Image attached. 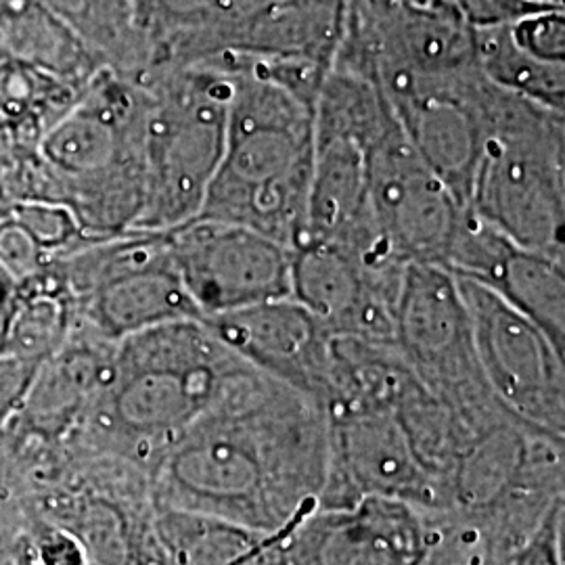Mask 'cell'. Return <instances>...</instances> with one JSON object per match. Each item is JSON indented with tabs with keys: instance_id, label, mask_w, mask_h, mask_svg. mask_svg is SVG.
<instances>
[{
	"instance_id": "1",
	"label": "cell",
	"mask_w": 565,
	"mask_h": 565,
	"mask_svg": "<svg viewBox=\"0 0 565 565\" xmlns=\"http://www.w3.org/2000/svg\"><path fill=\"white\" fill-rule=\"evenodd\" d=\"M331 469L323 406L249 366L151 469L153 503L277 539L321 507Z\"/></svg>"
},
{
	"instance_id": "2",
	"label": "cell",
	"mask_w": 565,
	"mask_h": 565,
	"mask_svg": "<svg viewBox=\"0 0 565 565\" xmlns=\"http://www.w3.org/2000/svg\"><path fill=\"white\" fill-rule=\"evenodd\" d=\"M249 364L202 319H182L116 343L105 385L65 455H103L151 469Z\"/></svg>"
},
{
	"instance_id": "3",
	"label": "cell",
	"mask_w": 565,
	"mask_h": 565,
	"mask_svg": "<svg viewBox=\"0 0 565 565\" xmlns=\"http://www.w3.org/2000/svg\"><path fill=\"white\" fill-rule=\"evenodd\" d=\"M145 88L105 67L25 160L0 166V205L65 207L90 242L135 231L145 202Z\"/></svg>"
},
{
	"instance_id": "4",
	"label": "cell",
	"mask_w": 565,
	"mask_h": 565,
	"mask_svg": "<svg viewBox=\"0 0 565 565\" xmlns=\"http://www.w3.org/2000/svg\"><path fill=\"white\" fill-rule=\"evenodd\" d=\"M223 160L195 218L302 242L315 162V107L263 74L237 70Z\"/></svg>"
},
{
	"instance_id": "5",
	"label": "cell",
	"mask_w": 565,
	"mask_h": 565,
	"mask_svg": "<svg viewBox=\"0 0 565 565\" xmlns=\"http://www.w3.org/2000/svg\"><path fill=\"white\" fill-rule=\"evenodd\" d=\"M565 111L492 84L467 207L511 242L565 254Z\"/></svg>"
},
{
	"instance_id": "6",
	"label": "cell",
	"mask_w": 565,
	"mask_h": 565,
	"mask_svg": "<svg viewBox=\"0 0 565 565\" xmlns=\"http://www.w3.org/2000/svg\"><path fill=\"white\" fill-rule=\"evenodd\" d=\"M145 88V202L135 231L168 233L193 221L223 160L233 74L214 65L170 67Z\"/></svg>"
},
{
	"instance_id": "7",
	"label": "cell",
	"mask_w": 565,
	"mask_h": 565,
	"mask_svg": "<svg viewBox=\"0 0 565 565\" xmlns=\"http://www.w3.org/2000/svg\"><path fill=\"white\" fill-rule=\"evenodd\" d=\"M78 321L109 342L158 324L202 319L172 258L168 233L128 231L53 263Z\"/></svg>"
},
{
	"instance_id": "8",
	"label": "cell",
	"mask_w": 565,
	"mask_h": 565,
	"mask_svg": "<svg viewBox=\"0 0 565 565\" xmlns=\"http://www.w3.org/2000/svg\"><path fill=\"white\" fill-rule=\"evenodd\" d=\"M394 345L417 382L473 431L511 417L486 384L461 287L445 268L408 264Z\"/></svg>"
},
{
	"instance_id": "9",
	"label": "cell",
	"mask_w": 565,
	"mask_h": 565,
	"mask_svg": "<svg viewBox=\"0 0 565 565\" xmlns=\"http://www.w3.org/2000/svg\"><path fill=\"white\" fill-rule=\"evenodd\" d=\"M478 363L486 384L507 413L565 438V364L545 331L486 285L459 279Z\"/></svg>"
},
{
	"instance_id": "10",
	"label": "cell",
	"mask_w": 565,
	"mask_h": 565,
	"mask_svg": "<svg viewBox=\"0 0 565 565\" xmlns=\"http://www.w3.org/2000/svg\"><path fill=\"white\" fill-rule=\"evenodd\" d=\"M440 530V513L361 497L348 505L315 509L270 541L254 565H425Z\"/></svg>"
},
{
	"instance_id": "11",
	"label": "cell",
	"mask_w": 565,
	"mask_h": 565,
	"mask_svg": "<svg viewBox=\"0 0 565 565\" xmlns=\"http://www.w3.org/2000/svg\"><path fill=\"white\" fill-rule=\"evenodd\" d=\"M369 198L392 252L406 264L445 268L465 205L422 160L398 120L366 147Z\"/></svg>"
},
{
	"instance_id": "12",
	"label": "cell",
	"mask_w": 565,
	"mask_h": 565,
	"mask_svg": "<svg viewBox=\"0 0 565 565\" xmlns=\"http://www.w3.org/2000/svg\"><path fill=\"white\" fill-rule=\"evenodd\" d=\"M168 237L202 319L291 296L294 249L254 228L193 218L168 231Z\"/></svg>"
},
{
	"instance_id": "13",
	"label": "cell",
	"mask_w": 565,
	"mask_h": 565,
	"mask_svg": "<svg viewBox=\"0 0 565 565\" xmlns=\"http://www.w3.org/2000/svg\"><path fill=\"white\" fill-rule=\"evenodd\" d=\"M413 149L467 203L482 156L492 82L476 67L382 88Z\"/></svg>"
},
{
	"instance_id": "14",
	"label": "cell",
	"mask_w": 565,
	"mask_h": 565,
	"mask_svg": "<svg viewBox=\"0 0 565 565\" xmlns=\"http://www.w3.org/2000/svg\"><path fill=\"white\" fill-rule=\"evenodd\" d=\"M331 469L321 507L384 497L445 513L443 490L417 459L394 408L329 417Z\"/></svg>"
},
{
	"instance_id": "15",
	"label": "cell",
	"mask_w": 565,
	"mask_h": 565,
	"mask_svg": "<svg viewBox=\"0 0 565 565\" xmlns=\"http://www.w3.org/2000/svg\"><path fill=\"white\" fill-rule=\"evenodd\" d=\"M408 264L375 266L321 242L294 247L291 298L333 335L394 343L396 308Z\"/></svg>"
},
{
	"instance_id": "16",
	"label": "cell",
	"mask_w": 565,
	"mask_h": 565,
	"mask_svg": "<svg viewBox=\"0 0 565 565\" xmlns=\"http://www.w3.org/2000/svg\"><path fill=\"white\" fill-rule=\"evenodd\" d=\"M202 321L249 366L323 406L331 331L298 300H268Z\"/></svg>"
},
{
	"instance_id": "17",
	"label": "cell",
	"mask_w": 565,
	"mask_h": 565,
	"mask_svg": "<svg viewBox=\"0 0 565 565\" xmlns=\"http://www.w3.org/2000/svg\"><path fill=\"white\" fill-rule=\"evenodd\" d=\"M273 0H128L147 74L237 57ZM139 78V81H141Z\"/></svg>"
},
{
	"instance_id": "18",
	"label": "cell",
	"mask_w": 565,
	"mask_h": 565,
	"mask_svg": "<svg viewBox=\"0 0 565 565\" xmlns=\"http://www.w3.org/2000/svg\"><path fill=\"white\" fill-rule=\"evenodd\" d=\"M478 239L463 279L492 289L565 352V254L527 249L494 226H486Z\"/></svg>"
},
{
	"instance_id": "19",
	"label": "cell",
	"mask_w": 565,
	"mask_h": 565,
	"mask_svg": "<svg viewBox=\"0 0 565 565\" xmlns=\"http://www.w3.org/2000/svg\"><path fill=\"white\" fill-rule=\"evenodd\" d=\"M0 61L90 86L107 65L41 0H0Z\"/></svg>"
},
{
	"instance_id": "20",
	"label": "cell",
	"mask_w": 565,
	"mask_h": 565,
	"mask_svg": "<svg viewBox=\"0 0 565 565\" xmlns=\"http://www.w3.org/2000/svg\"><path fill=\"white\" fill-rule=\"evenodd\" d=\"M86 90L36 67L0 61V166L30 158Z\"/></svg>"
},
{
	"instance_id": "21",
	"label": "cell",
	"mask_w": 565,
	"mask_h": 565,
	"mask_svg": "<svg viewBox=\"0 0 565 565\" xmlns=\"http://www.w3.org/2000/svg\"><path fill=\"white\" fill-rule=\"evenodd\" d=\"M166 565H252L270 541L198 513L156 507Z\"/></svg>"
},
{
	"instance_id": "22",
	"label": "cell",
	"mask_w": 565,
	"mask_h": 565,
	"mask_svg": "<svg viewBox=\"0 0 565 565\" xmlns=\"http://www.w3.org/2000/svg\"><path fill=\"white\" fill-rule=\"evenodd\" d=\"M473 57L499 88L565 111V63L530 55L513 39L511 25L473 28Z\"/></svg>"
},
{
	"instance_id": "23",
	"label": "cell",
	"mask_w": 565,
	"mask_h": 565,
	"mask_svg": "<svg viewBox=\"0 0 565 565\" xmlns=\"http://www.w3.org/2000/svg\"><path fill=\"white\" fill-rule=\"evenodd\" d=\"M72 25L116 74L139 81L145 74L141 44L132 28L128 0H41Z\"/></svg>"
},
{
	"instance_id": "24",
	"label": "cell",
	"mask_w": 565,
	"mask_h": 565,
	"mask_svg": "<svg viewBox=\"0 0 565 565\" xmlns=\"http://www.w3.org/2000/svg\"><path fill=\"white\" fill-rule=\"evenodd\" d=\"M511 34L530 55L565 63V9H546L515 21Z\"/></svg>"
},
{
	"instance_id": "25",
	"label": "cell",
	"mask_w": 565,
	"mask_h": 565,
	"mask_svg": "<svg viewBox=\"0 0 565 565\" xmlns=\"http://www.w3.org/2000/svg\"><path fill=\"white\" fill-rule=\"evenodd\" d=\"M471 28L511 25L546 9H565L564 0H443Z\"/></svg>"
},
{
	"instance_id": "26",
	"label": "cell",
	"mask_w": 565,
	"mask_h": 565,
	"mask_svg": "<svg viewBox=\"0 0 565 565\" xmlns=\"http://www.w3.org/2000/svg\"><path fill=\"white\" fill-rule=\"evenodd\" d=\"M499 565H564V505L555 507L525 541L507 551Z\"/></svg>"
}]
</instances>
